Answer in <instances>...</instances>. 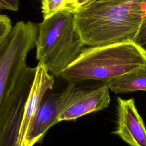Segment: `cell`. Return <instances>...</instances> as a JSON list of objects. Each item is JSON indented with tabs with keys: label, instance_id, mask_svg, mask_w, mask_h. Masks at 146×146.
I'll return each mask as SVG.
<instances>
[{
	"label": "cell",
	"instance_id": "6da1fadb",
	"mask_svg": "<svg viewBox=\"0 0 146 146\" xmlns=\"http://www.w3.org/2000/svg\"><path fill=\"white\" fill-rule=\"evenodd\" d=\"M74 15L84 46L133 42L146 17V0H97Z\"/></svg>",
	"mask_w": 146,
	"mask_h": 146
},
{
	"label": "cell",
	"instance_id": "7a4b0ae2",
	"mask_svg": "<svg viewBox=\"0 0 146 146\" xmlns=\"http://www.w3.org/2000/svg\"><path fill=\"white\" fill-rule=\"evenodd\" d=\"M146 68V52L133 42L83 48L60 74L68 83L107 82Z\"/></svg>",
	"mask_w": 146,
	"mask_h": 146
},
{
	"label": "cell",
	"instance_id": "3957f363",
	"mask_svg": "<svg viewBox=\"0 0 146 146\" xmlns=\"http://www.w3.org/2000/svg\"><path fill=\"white\" fill-rule=\"evenodd\" d=\"M36 58L53 76L61 72L79 55L84 44L74 14L62 10L38 24Z\"/></svg>",
	"mask_w": 146,
	"mask_h": 146
},
{
	"label": "cell",
	"instance_id": "277c9868",
	"mask_svg": "<svg viewBox=\"0 0 146 146\" xmlns=\"http://www.w3.org/2000/svg\"><path fill=\"white\" fill-rule=\"evenodd\" d=\"M38 31V24L17 22L0 45V112L14 84L27 66V55L35 47Z\"/></svg>",
	"mask_w": 146,
	"mask_h": 146
},
{
	"label": "cell",
	"instance_id": "5b68a950",
	"mask_svg": "<svg viewBox=\"0 0 146 146\" xmlns=\"http://www.w3.org/2000/svg\"><path fill=\"white\" fill-rule=\"evenodd\" d=\"M35 67L27 66L9 92L0 112V146H16L25 103Z\"/></svg>",
	"mask_w": 146,
	"mask_h": 146
},
{
	"label": "cell",
	"instance_id": "8992f818",
	"mask_svg": "<svg viewBox=\"0 0 146 146\" xmlns=\"http://www.w3.org/2000/svg\"><path fill=\"white\" fill-rule=\"evenodd\" d=\"M75 84L69 83L59 93L58 123L74 120L109 106L111 98L106 82L99 86L84 89L77 87Z\"/></svg>",
	"mask_w": 146,
	"mask_h": 146
},
{
	"label": "cell",
	"instance_id": "52a82bcc",
	"mask_svg": "<svg viewBox=\"0 0 146 146\" xmlns=\"http://www.w3.org/2000/svg\"><path fill=\"white\" fill-rule=\"evenodd\" d=\"M54 83V76L43 64L38 62L35 67V75L25 103L16 146L25 145L27 133L38 110L46 93L52 90Z\"/></svg>",
	"mask_w": 146,
	"mask_h": 146
},
{
	"label": "cell",
	"instance_id": "ba28073f",
	"mask_svg": "<svg viewBox=\"0 0 146 146\" xmlns=\"http://www.w3.org/2000/svg\"><path fill=\"white\" fill-rule=\"evenodd\" d=\"M117 125L112 132L131 146H146V128L133 98L117 99Z\"/></svg>",
	"mask_w": 146,
	"mask_h": 146
},
{
	"label": "cell",
	"instance_id": "9c48e42d",
	"mask_svg": "<svg viewBox=\"0 0 146 146\" xmlns=\"http://www.w3.org/2000/svg\"><path fill=\"white\" fill-rule=\"evenodd\" d=\"M48 91L33 121L24 146H34L40 142L48 130L58 123L59 93Z\"/></svg>",
	"mask_w": 146,
	"mask_h": 146
},
{
	"label": "cell",
	"instance_id": "30bf717a",
	"mask_svg": "<svg viewBox=\"0 0 146 146\" xmlns=\"http://www.w3.org/2000/svg\"><path fill=\"white\" fill-rule=\"evenodd\" d=\"M109 90L115 94L137 91H146V72L144 69L106 82Z\"/></svg>",
	"mask_w": 146,
	"mask_h": 146
},
{
	"label": "cell",
	"instance_id": "8fae6325",
	"mask_svg": "<svg viewBox=\"0 0 146 146\" xmlns=\"http://www.w3.org/2000/svg\"><path fill=\"white\" fill-rule=\"evenodd\" d=\"M66 0H41L43 19L48 18L64 10Z\"/></svg>",
	"mask_w": 146,
	"mask_h": 146
},
{
	"label": "cell",
	"instance_id": "7c38bea8",
	"mask_svg": "<svg viewBox=\"0 0 146 146\" xmlns=\"http://www.w3.org/2000/svg\"><path fill=\"white\" fill-rule=\"evenodd\" d=\"M97 0H66L64 10L74 14L86 8Z\"/></svg>",
	"mask_w": 146,
	"mask_h": 146
},
{
	"label": "cell",
	"instance_id": "4fadbf2b",
	"mask_svg": "<svg viewBox=\"0 0 146 146\" xmlns=\"http://www.w3.org/2000/svg\"><path fill=\"white\" fill-rule=\"evenodd\" d=\"M12 24L10 18L4 14H0V45L10 32Z\"/></svg>",
	"mask_w": 146,
	"mask_h": 146
},
{
	"label": "cell",
	"instance_id": "5bb4252c",
	"mask_svg": "<svg viewBox=\"0 0 146 146\" xmlns=\"http://www.w3.org/2000/svg\"><path fill=\"white\" fill-rule=\"evenodd\" d=\"M133 42L141 47L146 52V17L144 18L141 24ZM144 70L146 72V68Z\"/></svg>",
	"mask_w": 146,
	"mask_h": 146
},
{
	"label": "cell",
	"instance_id": "9a60e30c",
	"mask_svg": "<svg viewBox=\"0 0 146 146\" xmlns=\"http://www.w3.org/2000/svg\"><path fill=\"white\" fill-rule=\"evenodd\" d=\"M19 0H0V10L18 11Z\"/></svg>",
	"mask_w": 146,
	"mask_h": 146
}]
</instances>
